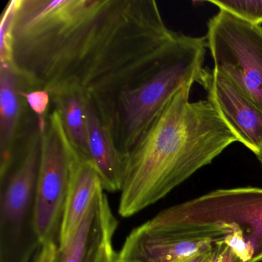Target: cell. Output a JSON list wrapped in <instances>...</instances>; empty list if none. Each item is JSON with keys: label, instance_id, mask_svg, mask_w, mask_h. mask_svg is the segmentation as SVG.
Returning a JSON list of instances; mask_svg holds the SVG:
<instances>
[{"label": "cell", "instance_id": "obj_14", "mask_svg": "<svg viewBox=\"0 0 262 262\" xmlns=\"http://www.w3.org/2000/svg\"><path fill=\"white\" fill-rule=\"evenodd\" d=\"M208 2L250 24H262V0H210Z\"/></svg>", "mask_w": 262, "mask_h": 262}, {"label": "cell", "instance_id": "obj_17", "mask_svg": "<svg viewBox=\"0 0 262 262\" xmlns=\"http://www.w3.org/2000/svg\"><path fill=\"white\" fill-rule=\"evenodd\" d=\"M205 262H245L237 251L223 242H214Z\"/></svg>", "mask_w": 262, "mask_h": 262}, {"label": "cell", "instance_id": "obj_8", "mask_svg": "<svg viewBox=\"0 0 262 262\" xmlns=\"http://www.w3.org/2000/svg\"><path fill=\"white\" fill-rule=\"evenodd\" d=\"M117 226L108 197L101 187L73 240L59 250V262H118L119 251L113 245Z\"/></svg>", "mask_w": 262, "mask_h": 262}, {"label": "cell", "instance_id": "obj_4", "mask_svg": "<svg viewBox=\"0 0 262 262\" xmlns=\"http://www.w3.org/2000/svg\"><path fill=\"white\" fill-rule=\"evenodd\" d=\"M41 133V151L35 193L33 228L39 244H59V231L76 151L57 110L47 116Z\"/></svg>", "mask_w": 262, "mask_h": 262}, {"label": "cell", "instance_id": "obj_20", "mask_svg": "<svg viewBox=\"0 0 262 262\" xmlns=\"http://www.w3.org/2000/svg\"><path fill=\"white\" fill-rule=\"evenodd\" d=\"M255 156H257V159H258L259 162H260L262 165V148L257 155H255Z\"/></svg>", "mask_w": 262, "mask_h": 262}, {"label": "cell", "instance_id": "obj_19", "mask_svg": "<svg viewBox=\"0 0 262 262\" xmlns=\"http://www.w3.org/2000/svg\"><path fill=\"white\" fill-rule=\"evenodd\" d=\"M211 248H212V247L208 251H203V252L199 253L195 255L191 256V257L185 259L182 262H205L208 259V256H209Z\"/></svg>", "mask_w": 262, "mask_h": 262}, {"label": "cell", "instance_id": "obj_16", "mask_svg": "<svg viewBox=\"0 0 262 262\" xmlns=\"http://www.w3.org/2000/svg\"><path fill=\"white\" fill-rule=\"evenodd\" d=\"M22 95L27 101V105L36 117V122L39 131H43L47 125L51 97L50 93L44 90H22Z\"/></svg>", "mask_w": 262, "mask_h": 262}, {"label": "cell", "instance_id": "obj_5", "mask_svg": "<svg viewBox=\"0 0 262 262\" xmlns=\"http://www.w3.org/2000/svg\"><path fill=\"white\" fill-rule=\"evenodd\" d=\"M207 47L214 69L262 110V27L220 10L208 23Z\"/></svg>", "mask_w": 262, "mask_h": 262}, {"label": "cell", "instance_id": "obj_7", "mask_svg": "<svg viewBox=\"0 0 262 262\" xmlns=\"http://www.w3.org/2000/svg\"><path fill=\"white\" fill-rule=\"evenodd\" d=\"M201 85L237 141L257 155L262 148V110L234 82L213 69Z\"/></svg>", "mask_w": 262, "mask_h": 262}, {"label": "cell", "instance_id": "obj_11", "mask_svg": "<svg viewBox=\"0 0 262 262\" xmlns=\"http://www.w3.org/2000/svg\"><path fill=\"white\" fill-rule=\"evenodd\" d=\"M101 187L94 167L79 158L76 152L59 231V250L63 249L73 240Z\"/></svg>", "mask_w": 262, "mask_h": 262}, {"label": "cell", "instance_id": "obj_10", "mask_svg": "<svg viewBox=\"0 0 262 262\" xmlns=\"http://www.w3.org/2000/svg\"><path fill=\"white\" fill-rule=\"evenodd\" d=\"M24 84L13 65H0V179L14 166L22 134L27 101Z\"/></svg>", "mask_w": 262, "mask_h": 262}, {"label": "cell", "instance_id": "obj_9", "mask_svg": "<svg viewBox=\"0 0 262 262\" xmlns=\"http://www.w3.org/2000/svg\"><path fill=\"white\" fill-rule=\"evenodd\" d=\"M214 243L207 239L182 238L152 229L145 222L128 234L118 262H182L208 251Z\"/></svg>", "mask_w": 262, "mask_h": 262}, {"label": "cell", "instance_id": "obj_18", "mask_svg": "<svg viewBox=\"0 0 262 262\" xmlns=\"http://www.w3.org/2000/svg\"><path fill=\"white\" fill-rule=\"evenodd\" d=\"M59 244L48 242L40 244L31 262H59Z\"/></svg>", "mask_w": 262, "mask_h": 262}, {"label": "cell", "instance_id": "obj_12", "mask_svg": "<svg viewBox=\"0 0 262 262\" xmlns=\"http://www.w3.org/2000/svg\"><path fill=\"white\" fill-rule=\"evenodd\" d=\"M83 105L91 164L105 191H120L123 178V159L118 154L94 107L85 99Z\"/></svg>", "mask_w": 262, "mask_h": 262}, {"label": "cell", "instance_id": "obj_15", "mask_svg": "<svg viewBox=\"0 0 262 262\" xmlns=\"http://www.w3.org/2000/svg\"><path fill=\"white\" fill-rule=\"evenodd\" d=\"M16 0H10L6 6L0 24V65H13L11 33Z\"/></svg>", "mask_w": 262, "mask_h": 262}, {"label": "cell", "instance_id": "obj_2", "mask_svg": "<svg viewBox=\"0 0 262 262\" xmlns=\"http://www.w3.org/2000/svg\"><path fill=\"white\" fill-rule=\"evenodd\" d=\"M193 83L168 101L124 158L119 214L151 206L238 142L208 99L191 102Z\"/></svg>", "mask_w": 262, "mask_h": 262}, {"label": "cell", "instance_id": "obj_3", "mask_svg": "<svg viewBox=\"0 0 262 262\" xmlns=\"http://www.w3.org/2000/svg\"><path fill=\"white\" fill-rule=\"evenodd\" d=\"M146 224L182 238L225 242L245 262L262 260V188L215 190L166 208Z\"/></svg>", "mask_w": 262, "mask_h": 262}, {"label": "cell", "instance_id": "obj_6", "mask_svg": "<svg viewBox=\"0 0 262 262\" xmlns=\"http://www.w3.org/2000/svg\"><path fill=\"white\" fill-rule=\"evenodd\" d=\"M41 151V133L36 128L26 139L19 163L1 180L2 262H11L29 216L33 217Z\"/></svg>", "mask_w": 262, "mask_h": 262}, {"label": "cell", "instance_id": "obj_13", "mask_svg": "<svg viewBox=\"0 0 262 262\" xmlns=\"http://www.w3.org/2000/svg\"><path fill=\"white\" fill-rule=\"evenodd\" d=\"M51 103L60 116L70 144L79 158L91 163L83 99L73 92L52 95Z\"/></svg>", "mask_w": 262, "mask_h": 262}, {"label": "cell", "instance_id": "obj_1", "mask_svg": "<svg viewBox=\"0 0 262 262\" xmlns=\"http://www.w3.org/2000/svg\"><path fill=\"white\" fill-rule=\"evenodd\" d=\"M190 38L166 27L154 0H16L12 62L25 91L89 101L112 139L136 94Z\"/></svg>", "mask_w": 262, "mask_h": 262}]
</instances>
